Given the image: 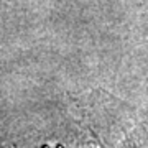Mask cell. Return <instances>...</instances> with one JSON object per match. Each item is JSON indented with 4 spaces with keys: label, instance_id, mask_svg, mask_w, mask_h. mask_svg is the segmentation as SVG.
<instances>
[{
    "label": "cell",
    "instance_id": "1",
    "mask_svg": "<svg viewBox=\"0 0 148 148\" xmlns=\"http://www.w3.org/2000/svg\"><path fill=\"white\" fill-rule=\"evenodd\" d=\"M86 148H95V147H86Z\"/></svg>",
    "mask_w": 148,
    "mask_h": 148
}]
</instances>
